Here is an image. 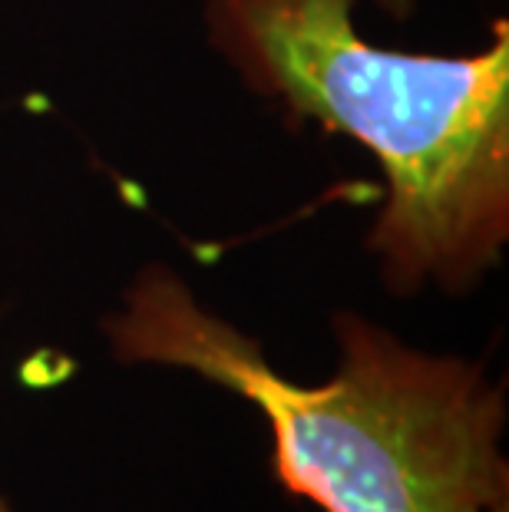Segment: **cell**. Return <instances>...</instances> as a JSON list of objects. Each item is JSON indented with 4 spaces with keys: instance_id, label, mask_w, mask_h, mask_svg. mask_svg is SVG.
<instances>
[{
    "instance_id": "277c9868",
    "label": "cell",
    "mask_w": 509,
    "mask_h": 512,
    "mask_svg": "<svg viewBox=\"0 0 509 512\" xmlns=\"http://www.w3.org/2000/svg\"><path fill=\"white\" fill-rule=\"evenodd\" d=\"M0 512H20V509H14V506H10V503H7V499H4V496H0Z\"/></svg>"
},
{
    "instance_id": "3957f363",
    "label": "cell",
    "mask_w": 509,
    "mask_h": 512,
    "mask_svg": "<svg viewBox=\"0 0 509 512\" xmlns=\"http://www.w3.org/2000/svg\"><path fill=\"white\" fill-rule=\"evenodd\" d=\"M387 14H394V17H407L410 10H414V0H377Z\"/></svg>"
},
{
    "instance_id": "7a4b0ae2",
    "label": "cell",
    "mask_w": 509,
    "mask_h": 512,
    "mask_svg": "<svg viewBox=\"0 0 509 512\" xmlns=\"http://www.w3.org/2000/svg\"><path fill=\"white\" fill-rule=\"evenodd\" d=\"M354 0H209L212 40L255 90L381 159L387 205L367 235L384 285L476 288L509 238V30L473 57L367 43Z\"/></svg>"
},
{
    "instance_id": "6da1fadb",
    "label": "cell",
    "mask_w": 509,
    "mask_h": 512,
    "mask_svg": "<svg viewBox=\"0 0 509 512\" xmlns=\"http://www.w3.org/2000/svg\"><path fill=\"white\" fill-rule=\"evenodd\" d=\"M331 328L338 367L298 384L166 265L139 271L103 321L123 364L189 370L252 403L291 499L321 512H509L503 387L480 364L417 351L354 311Z\"/></svg>"
}]
</instances>
